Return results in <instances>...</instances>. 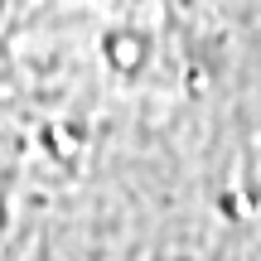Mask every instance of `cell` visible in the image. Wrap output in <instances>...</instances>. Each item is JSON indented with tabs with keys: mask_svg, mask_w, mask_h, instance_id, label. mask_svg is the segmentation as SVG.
Returning <instances> with one entry per match:
<instances>
[{
	"mask_svg": "<svg viewBox=\"0 0 261 261\" xmlns=\"http://www.w3.org/2000/svg\"><path fill=\"white\" fill-rule=\"evenodd\" d=\"M112 63H116V68H136V63H140V39L116 34V39H112Z\"/></svg>",
	"mask_w": 261,
	"mask_h": 261,
	"instance_id": "1",
	"label": "cell"
}]
</instances>
